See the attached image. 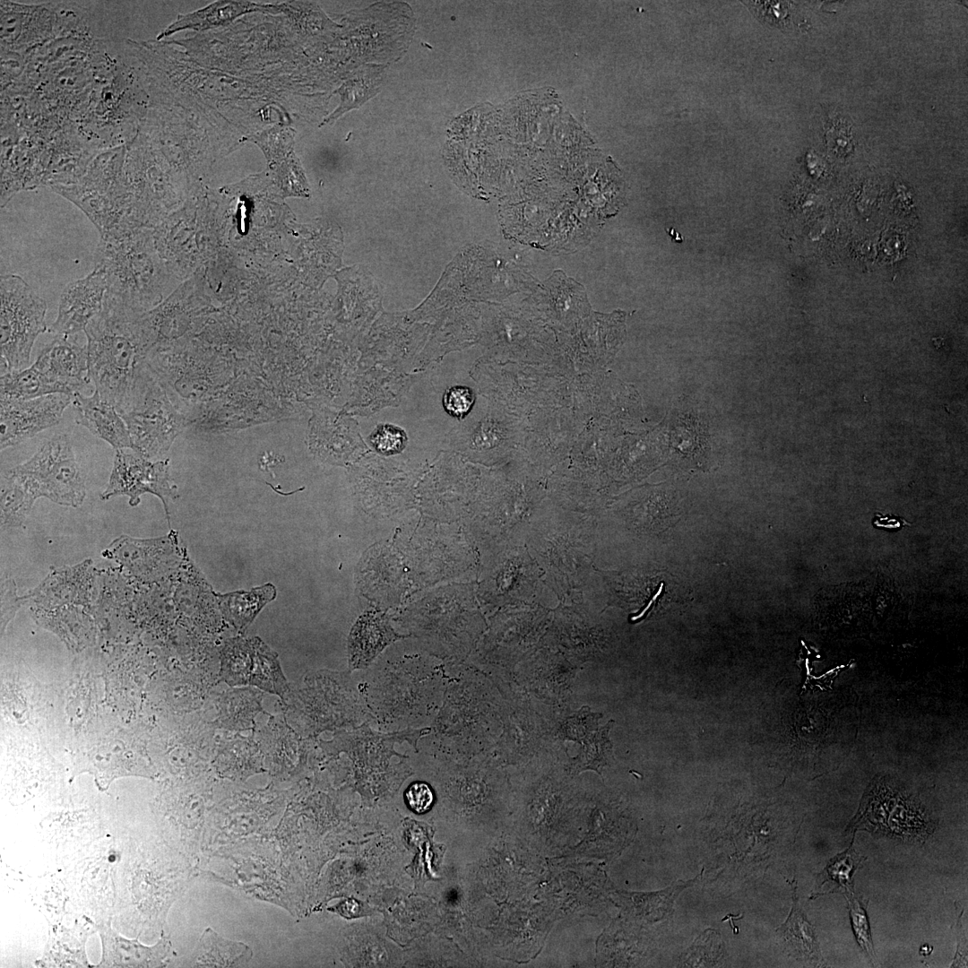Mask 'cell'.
I'll list each match as a JSON object with an SVG mask.
<instances>
[{"mask_svg":"<svg viewBox=\"0 0 968 968\" xmlns=\"http://www.w3.org/2000/svg\"><path fill=\"white\" fill-rule=\"evenodd\" d=\"M1 397L30 400L62 393L59 387L34 363L22 370H1Z\"/></svg>","mask_w":968,"mask_h":968,"instance_id":"obj_19","label":"cell"},{"mask_svg":"<svg viewBox=\"0 0 968 968\" xmlns=\"http://www.w3.org/2000/svg\"><path fill=\"white\" fill-rule=\"evenodd\" d=\"M848 894L850 895V893ZM846 899L849 903L852 929L857 942L862 949L867 952L870 958H876L869 919L863 902L853 897L851 895L846 896Z\"/></svg>","mask_w":968,"mask_h":968,"instance_id":"obj_23","label":"cell"},{"mask_svg":"<svg viewBox=\"0 0 968 968\" xmlns=\"http://www.w3.org/2000/svg\"><path fill=\"white\" fill-rule=\"evenodd\" d=\"M793 904L787 920L777 929L792 955L808 961L820 962L822 955L815 928L808 921L799 908L793 885Z\"/></svg>","mask_w":968,"mask_h":968,"instance_id":"obj_18","label":"cell"},{"mask_svg":"<svg viewBox=\"0 0 968 968\" xmlns=\"http://www.w3.org/2000/svg\"><path fill=\"white\" fill-rule=\"evenodd\" d=\"M73 397L66 393H52L30 400L1 397V450L21 444L56 425Z\"/></svg>","mask_w":968,"mask_h":968,"instance_id":"obj_9","label":"cell"},{"mask_svg":"<svg viewBox=\"0 0 968 968\" xmlns=\"http://www.w3.org/2000/svg\"><path fill=\"white\" fill-rule=\"evenodd\" d=\"M145 493L155 495L162 501L169 522L168 504L169 499L177 497V492L170 482L169 460L150 462L135 452L116 450L113 469L101 499L127 496L130 506H135Z\"/></svg>","mask_w":968,"mask_h":968,"instance_id":"obj_8","label":"cell"},{"mask_svg":"<svg viewBox=\"0 0 968 968\" xmlns=\"http://www.w3.org/2000/svg\"><path fill=\"white\" fill-rule=\"evenodd\" d=\"M39 498L25 478L13 469L1 478V523L2 526H19Z\"/></svg>","mask_w":968,"mask_h":968,"instance_id":"obj_17","label":"cell"},{"mask_svg":"<svg viewBox=\"0 0 968 968\" xmlns=\"http://www.w3.org/2000/svg\"><path fill=\"white\" fill-rule=\"evenodd\" d=\"M94 267L105 276V298L136 313L154 308L166 289L167 272L155 246L153 229L99 238Z\"/></svg>","mask_w":968,"mask_h":968,"instance_id":"obj_2","label":"cell"},{"mask_svg":"<svg viewBox=\"0 0 968 968\" xmlns=\"http://www.w3.org/2000/svg\"><path fill=\"white\" fill-rule=\"evenodd\" d=\"M407 803L416 813L427 812L434 800V795L427 783L416 782L409 787L405 794Z\"/></svg>","mask_w":968,"mask_h":968,"instance_id":"obj_26","label":"cell"},{"mask_svg":"<svg viewBox=\"0 0 968 968\" xmlns=\"http://www.w3.org/2000/svg\"><path fill=\"white\" fill-rule=\"evenodd\" d=\"M933 947L929 944H923L920 947L919 954L922 956H928L932 953Z\"/></svg>","mask_w":968,"mask_h":968,"instance_id":"obj_28","label":"cell"},{"mask_svg":"<svg viewBox=\"0 0 968 968\" xmlns=\"http://www.w3.org/2000/svg\"><path fill=\"white\" fill-rule=\"evenodd\" d=\"M472 392L464 386L449 388L444 395V406L452 416L462 418L466 415L473 404Z\"/></svg>","mask_w":968,"mask_h":968,"instance_id":"obj_24","label":"cell"},{"mask_svg":"<svg viewBox=\"0 0 968 968\" xmlns=\"http://www.w3.org/2000/svg\"><path fill=\"white\" fill-rule=\"evenodd\" d=\"M404 435L396 428L384 426L380 428L373 437L375 446L384 453L399 451L404 445Z\"/></svg>","mask_w":968,"mask_h":968,"instance_id":"obj_25","label":"cell"},{"mask_svg":"<svg viewBox=\"0 0 968 968\" xmlns=\"http://www.w3.org/2000/svg\"><path fill=\"white\" fill-rule=\"evenodd\" d=\"M402 637L394 632L385 615L372 611L363 614L350 635V668H367L385 647Z\"/></svg>","mask_w":968,"mask_h":968,"instance_id":"obj_14","label":"cell"},{"mask_svg":"<svg viewBox=\"0 0 968 968\" xmlns=\"http://www.w3.org/2000/svg\"><path fill=\"white\" fill-rule=\"evenodd\" d=\"M203 943L206 963L213 966H233L246 964L251 955L249 948L240 942L228 941L211 931L209 937H203Z\"/></svg>","mask_w":968,"mask_h":968,"instance_id":"obj_21","label":"cell"},{"mask_svg":"<svg viewBox=\"0 0 968 968\" xmlns=\"http://www.w3.org/2000/svg\"><path fill=\"white\" fill-rule=\"evenodd\" d=\"M397 663L374 674L367 687V701L374 719L392 723L402 720L414 722L430 715L444 694L442 669Z\"/></svg>","mask_w":968,"mask_h":968,"instance_id":"obj_3","label":"cell"},{"mask_svg":"<svg viewBox=\"0 0 968 968\" xmlns=\"http://www.w3.org/2000/svg\"><path fill=\"white\" fill-rule=\"evenodd\" d=\"M13 469L26 479L39 497L73 507L84 500V477L66 435L50 438L30 460Z\"/></svg>","mask_w":968,"mask_h":968,"instance_id":"obj_5","label":"cell"},{"mask_svg":"<svg viewBox=\"0 0 968 968\" xmlns=\"http://www.w3.org/2000/svg\"><path fill=\"white\" fill-rule=\"evenodd\" d=\"M73 411L78 424L108 442L115 450L131 448L125 422L116 408L102 399L95 389L91 395H73Z\"/></svg>","mask_w":968,"mask_h":968,"instance_id":"obj_12","label":"cell"},{"mask_svg":"<svg viewBox=\"0 0 968 968\" xmlns=\"http://www.w3.org/2000/svg\"><path fill=\"white\" fill-rule=\"evenodd\" d=\"M126 424L131 449L144 458L165 453L185 426L156 378L133 409L121 416Z\"/></svg>","mask_w":968,"mask_h":968,"instance_id":"obj_6","label":"cell"},{"mask_svg":"<svg viewBox=\"0 0 968 968\" xmlns=\"http://www.w3.org/2000/svg\"><path fill=\"white\" fill-rule=\"evenodd\" d=\"M275 594V588L266 584L249 592H237L220 596V606L226 619L237 629L244 631Z\"/></svg>","mask_w":968,"mask_h":968,"instance_id":"obj_20","label":"cell"},{"mask_svg":"<svg viewBox=\"0 0 968 968\" xmlns=\"http://www.w3.org/2000/svg\"><path fill=\"white\" fill-rule=\"evenodd\" d=\"M862 858L849 847L845 851L837 855L832 859L823 874H825V881L834 880L840 886L844 887L847 891L853 892V883L851 879V874L857 869L858 865L860 863Z\"/></svg>","mask_w":968,"mask_h":968,"instance_id":"obj_22","label":"cell"},{"mask_svg":"<svg viewBox=\"0 0 968 968\" xmlns=\"http://www.w3.org/2000/svg\"><path fill=\"white\" fill-rule=\"evenodd\" d=\"M106 291L105 276L95 267L85 277L69 283L60 296L57 316L49 331L64 337L84 331L102 310Z\"/></svg>","mask_w":968,"mask_h":968,"instance_id":"obj_10","label":"cell"},{"mask_svg":"<svg viewBox=\"0 0 968 968\" xmlns=\"http://www.w3.org/2000/svg\"><path fill=\"white\" fill-rule=\"evenodd\" d=\"M23 598L16 595V587L13 580H6L2 582L1 584V601H2V624L6 625L10 618L14 614L16 609L21 606L22 600Z\"/></svg>","mask_w":968,"mask_h":968,"instance_id":"obj_27","label":"cell"},{"mask_svg":"<svg viewBox=\"0 0 968 968\" xmlns=\"http://www.w3.org/2000/svg\"><path fill=\"white\" fill-rule=\"evenodd\" d=\"M282 11V5L258 4L251 1L219 0L208 5L184 14L169 24L157 36L160 40L181 30L203 31L231 23L239 16L260 12L277 13Z\"/></svg>","mask_w":968,"mask_h":968,"instance_id":"obj_13","label":"cell"},{"mask_svg":"<svg viewBox=\"0 0 968 968\" xmlns=\"http://www.w3.org/2000/svg\"><path fill=\"white\" fill-rule=\"evenodd\" d=\"M102 939L103 955L101 964L108 967H152L160 966L169 955L170 944L165 939L151 947L144 946L136 940H127L117 934L109 926H99Z\"/></svg>","mask_w":968,"mask_h":968,"instance_id":"obj_15","label":"cell"},{"mask_svg":"<svg viewBox=\"0 0 968 968\" xmlns=\"http://www.w3.org/2000/svg\"><path fill=\"white\" fill-rule=\"evenodd\" d=\"M295 132L286 126H274L247 137L262 149L278 176L301 177L300 168L293 151Z\"/></svg>","mask_w":968,"mask_h":968,"instance_id":"obj_16","label":"cell"},{"mask_svg":"<svg viewBox=\"0 0 968 968\" xmlns=\"http://www.w3.org/2000/svg\"><path fill=\"white\" fill-rule=\"evenodd\" d=\"M34 364L60 389L62 393L74 395L90 384L88 377L87 345L74 339L55 336L39 353Z\"/></svg>","mask_w":968,"mask_h":968,"instance_id":"obj_11","label":"cell"},{"mask_svg":"<svg viewBox=\"0 0 968 968\" xmlns=\"http://www.w3.org/2000/svg\"><path fill=\"white\" fill-rule=\"evenodd\" d=\"M0 284L1 370H22L37 337L48 330L47 303L21 276L2 275Z\"/></svg>","mask_w":968,"mask_h":968,"instance_id":"obj_4","label":"cell"},{"mask_svg":"<svg viewBox=\"0 0 968 968\" xmlns=\"http://www.w3.org/2000/svg\"><path fill=\"white\" fill-rule=\"evenodd\" d=\"M140 313L105 298L86 326L88 377L120 416L131 411L154 380L139 326Z\"/></svg>","mask_w":968,"mask_h":968,"instance_id":"obj_1","label":"cell"},{"mask_svg":"<svg viewBox=\"0 0 968 968\" xmlns=\"http://www.w3.org/2000/svg\"><path fill=\"white\" fill-rule=\"evenodd\" d=\"M220 677L229 686H255L281 698L289 690L277 653L258 637L226 642L220 651Z\"/></svg>","mask_w":968,"mask_h":968,"instance_id":"obj_7","label":"cell"}]
</instances>
